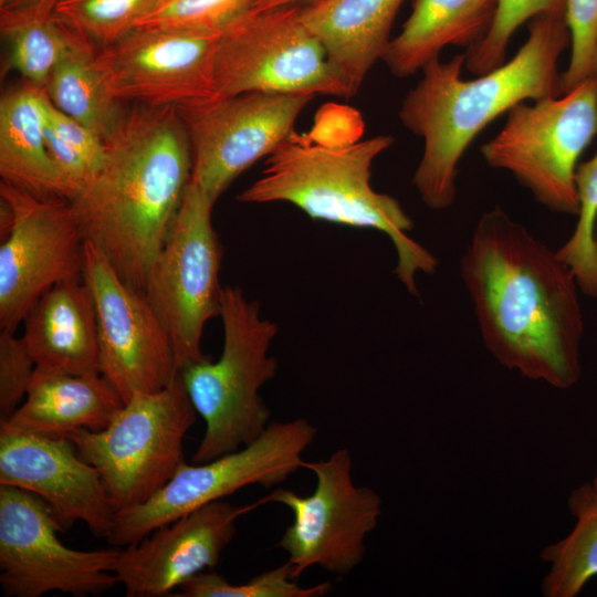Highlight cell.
<instances>
[{"mask_svg":"<svg viewBox=\"0 0 597 597\" xmlns=\"http://www.w3.org/2000/svg\"><path fill=\"white\" fill-rule=\"evenodd\" d=\"M11 0H0V8L7 6Z\"/></svg>","mask_w":597,"mask_h":597,"instance_id":"38","label":"cell"},{"mask_svg":"<svg viewBox=\"0 0 597 597\" xmlns=\"http://www.w3.org/2000/svg\"><path fill=\"white\" fill-rule=\"evenodd\" d=\"M214 203L189 182L143 290L171 339L178 370L207 356L201 349L203 328L221 312L223 248L212 226Z\"/></svg>","mask_w":597,"mask_h":597,"instance_id":"9","label":"cell"},{"mask_svg":"<svg viewBox=\"0 0 597 597\" xmlns=\"http://www.w3.org/2000/svg\"><path fill=\"white\" fill-rule=\"evenodd\" d=\"M528 36L501 66L464 81V55L430 61L405 96L404 126L423 139L412 184L432 210L450 208L457 193L458 165L476 135L515 105L562 95L558 61L570 44L565 12L532 18Z\"/></svg>","mask_w":597,"mask_h":597,"instance_id":"3","label":"cell"},{"mask_svg":"<svg viewBox=\"0 0 597 597\" xmlns=\"http://www.w3.org/2000/svg\"><path fill=\"white\" fill-rule=\"evenodd\" d=\"M506 114L502 129L480 148L484 161L512 174L549 211L577 217L575 175L597 135V77Z\"/></svg>","mask_w":597,"mask_h":597,"instance_id":"7","label":"cell"},{"mask_svg":"<svg viewBox=\"0 0 597 597\" xmlns=\"http://www.w3.org/2000/svg\"><path fill=\"white\" fill-rule=\"evenodd\" d=\"M43 95L24 81L1 97V180L40 198L66 199L45 145Z\"/></svg>","mask_w":597,"mask_h":597,"instance_id":"23","label":"cell"},{"mask_svg":"<svg viewBox=\"0 0 597 597\" xmlns=\"http://www.w3.org/2000/svg\"><path fill=\"white\" fill-rule=\"evenodd\" d=\"M23 323L22 337L36 368L72 375L101 374L96 306L83 277L52 286Z\"/></svg>","mask_w":597,"mask_h":597,"instance_id":"19","label":"cell"},{"mask_svg":"<svg viewBox=\"0 0 597 597\" xmlns=\"http://www.w3.org/2000/svg\"><path fill=\"white\" fill-rule=\"evenodd\" d=\"M219 38L136 28L98 49L96 63L118 102L178 106L214 94L213 61Z\"/></svg>","mask_w":597,"mask_h":597,"instance_id":"16","label":"cell"},{"mask_svg":"<svg viewBox=\"0 0 597 597\" xmlns=\"http://www.w3.org/2000/svg\"><path fill=\"white\" fill-rule=\"evenodd\" d=\"M565 9L566 0H496L485 36L463 54L464 67L473 75H482L501 66L510 39L520 25L540 13L565 12Z\"/></svg>","mask_w":597,"mask_h":597,"instance_id":"32","label":"cell"},{"mask_svg":"<svg viewBox=\"0 0 597 597\" xmlns=\"http://www.w3.org/2000/svg\"><path fill=\"white\" fill-rule=\"evenodd\" d=\"M316 436L306 419L272 421L251 443L205 463H184L147 502L116 513L107 543L124 547L156 528L235 491L285 481L303 464V452Z\"/></svg>","mask_w":597,"mask_h":597,"instance_id":"10","label":"cell"},{"mask_svg":"<svg viewBox=\"0 0 597 597\" xmlns=\"http://www.w3.org/2000/svg\"><path fill=\"white\" fill-rule=\"evenodd\" d=\"M197 415L178 373L161 390L135 392L104 429L66 438L97 470L119 512L147 502L186 463L184 440Z\"/></svg>","mask_w":597,"mask_h":597,"instance_id":"6","label":"cell"},{"mask_svg":"<svg viewBox=\"0 0 597 597\" xmlns=\"http://www.w3.org/2000/svg\"><path fill=\"white\" fill-rule=\"evenodd\" d=\"M590 484H591V486H593L594 492H595L596 495H597V471H596V474H595L593 481L590 482Z\"/></svg>","mask_w":597,"mask_h":597,"instance_id":"37","label":"cell"},{"mask_svg":"<svg viewBox=\"0 0 597 597\" xmlns=\"http://www.w3.org/2000/svg\"><path fill=\"white\" fill-rule=\"evenodd\" d=\"M124 400L103 375H72L36 368L28 394L0 430L67 437L109 425Z\"/></svg>","mask_w":597,"mask_h":597,"instance_id":"20","label":"cell"},{"mask_svg":"<svg viewBox=\"0 0 597 597\" xmlns=\"http://www.w3.org/2000/svg\"><path fill=\"white\" fill-rule=\"evenodd\" d=\"M300 12L301 4L252 10L226 29L214 53V94L350 97L345 78Z\"/></svg>","mask_w":597,"mask_h":597,"instance_id":"8","label":"cell"},{"mask_svg":"<svg viewBox=\"0 0 597 597\" xmlns=\"http://www.w3.org/2000/svg\"><path fill=\"white\" fill-rule=\"evenodd\" d=\"M0 30L9 49L6 67L42 88L75 36L54 11L39 6L0 8Z\"/></svg>","mask_w":597,"mask_h":597,"instance_id":"25","label":"cell"},{"mask_svg":"<svg viewBox=\"0 0 597 597\" xmlns=\"http://www.w3.org/2000/svg\"><path fill=\"white\" fill-rule=\"evenodd\" d=\"M392 143L389 135L312 142L294 132L268 156L262 176L238 200L289 202L314 220L385 233L397 253L396 276L418 295L417 274L434 273L438 260L408 235L413 223L398 200L377 192L370 184L374 160Z\"/></svg>","mask_w":597,"mask_h":597,"instance_id":"4","label":"cell"},{"mask_svg":"<svg viewBox=\"0 0 597 597\" xmlns=\"http://www.w3.org/2000/svg\"><path fill=\"white\" fill-rule=\"evenodd\" d=\"M62 1L63 0H11L4 7L39 6L44 9L54 11L55 7Z\"/></svg>","mask_w":597,"mask_h":597,"instance_id":"35","label":"cell"},{"mask_svg":"<svg viewBox=\"0 0 597 597\" xmlns=\"http://www.w3.org/2000/svg\"><path fill=\"white\" fill-rule=\"evenodd\" d=\"M36 370L35 360L23 337L0 332V422L6 421L24 400Z\"/></svg>","mask_w":597,"mask_h":597,"instance_id":"34","label":"cell"},{"mask_svg":"<svg viewBox=\"0 0 597 597\" xmlns=\"http://www.w3.org/2000/svg\"><path fill=\"white\" fill-rule=\"evenodd\" d=\"M293 566L286 562L242 584H231L223 576L202 572L184 583L179 597H320L332 590L329 583L311 587L297 584Z\"/></svg>","mask_w":597,"mask_h":597,"instance_id":"30","label":"cell"},{"mask_svg":"<svg viewBox=\"0 0 597 597\" xmlns=\"http://www.w3.org/2000/svg\"><path fill=\"white\" fill-rule=\"evenodd\" d=\"M83 280L95 301L100 365L124 402L166 388L178 375L171 339L144 293L127 284L88 241Z\"/></svg>","mask_w":597,"mask_h":597,"instance_id":"15","label":"cell"},{"mask_svg":"<svg viewBox=\"0 0 597 597\" xmlns=\"http://www.w3.org/2000/svg\"><path fill=\"white\" fill-rule=\"evenodd\" d=\"M261 501L205 504L119 551L114 574L127 597H163L211 569L235 534L237 520Z\"/></svg>","mask_w":597,"mask_h":597,"instance_id":"18","label":"cell"},{"mask_svg":"<svg viewBox=\"0 0 597 597\" xmlns=\"http://www.w3.org/2000/svg\"><path fill=\"white\" fill-rule=\"evenodd\" d=\"M220 317L223 347L188 364L179 374L197 413L203 437L192 463H205L255 440L270 423L271 411L259 390L275 376L277 360L269 356L279 326L260 316V305L239 286H226Z\"/></svg>","mask_w":597,"mask_h":597,"instance_id":"5","label":"cell"},{"mask_svg":"<svg viewBox=\"0 0 597 597\" xmlns=\"http://www.w3.org/2000/svg\"><path fill=\"white\" fill-rule=\"evenodd\" d=\"M98 48L75 32L74 40L51 71L43 91L62 112L81 122L104 140L123 107L107 88L96 63Z\"/></svg>","mask_w":597,"mask_h":597,"instance_id":"24","label":"cell"},{"mask_svg":"<svg viewBox=\"0 0 597 597\" xmlns=\"http://www.w3.org/2000/svg\"><path fill=\"white\" fill-rule=\"evenodd\" d=\"M575 181L578 220L573 234L556 252L573 271L580 292L597 297V150L590 159L578 164Z\"/></svg>","mask_w":597,"mask_h":597,"instance_id":"29","label":"cell"},{"mask_svg":"<svg viewBox=\"0 0 597 597\" xmlns=\"http://www.w3.org/2000/svg\"><path fill=\"white\" fill-rule=\"evenodd\" d=\"M45 145L66 199H74L98 174L105 140L94 130L59 109L43 95Z\"/></svg>","mask_w":597,"mask_h":597,"instance_id":"27","label":"cell"},{"mask_svg":"<svg viewBox=\"0 0 597 597\" xmlns=\"http://www.w3.org/2000/svg\"><path fill=\"white\" fill-rule=\"evenodd\" d=\"M565 20L570 34V59L562 73V94L597 77V0H566Z\"/></svg>","mask_w":597,"mask_h":597,"instance_id":"33","label":"cell"},{"mask_svg":"<svg viewBox=\"0 0 597 597\" xmlns=\"http://www.w3.org/2000/svg\"><path fill=\"white\" fill-rule=\"evenodd\" d=\"M0 198L12 216L0 245V328L15 332L52 286L83 277L85 239L66 199L40 198L2 180Z\"/></svg>","mask_w":597,"mask_h":597,"instance_id":"14","label":"cell"},{"mask_svg":"<svg viewBox=\"0 0 597 597\" xmlns=\"http://www.w3.org/2000/svg\"><path fill=\"white\" fill-rule=\"evenodd\" d=\"M312 0H258L253 10H264L282 6L301 4Z\"/></svg>","mask_w":597,"mask_h":597,"instance_id":"36","label":"cell"},{"mask_svg":"<svg viewBox=\"0 0 597 597\" xmlns=\"http://www.w3.org/2000/svg\"><path fill=\"white\" fill-rule=\"evenodd\" d=\"M160 0H63L55 18L98 49L108 46L137 25Z\"/></svg>","mask_w":597,"mask_h":597,"instance_id":"28","label":"cell"},{"mask_svg":"<svg viewBox=\"0 0 597 597\" xmlns=\"http://www.w3.org/2000/svg\"><path fill=\"white\" fill-rule=\"evenodd\" d=\"M404 1L312 0L301 6L303 23L321 41L352 96L381 59Z\"/></svg>","mask_w":597,"mask_h":597,"instance_id":"21","label":"cell"},{"mask_svg":"<svg viewBox=\"0 0 597 597\" xmlns=\"http://www.w3.org/2000/svg\"><path fill=\"white\" fill-rule=\"evenodd\" d=\"M352 467L346 448L326 460L303 461L302 468L316 478L312 494L276 489L260 500L283 504L293 513L277 545L287 553L296 578L311 566L345 576L364 559V542L378 524L381 499L373 489L354 484Z\"/></svg>","mask_w":597,"mask_h":597,"instance_id":"11","label":"cell"},{"mask_svg":"<svg viewBox=\"0 0 597 597\" xmlns=\"http://www.w3.org/2000/svg\"><path fill=\"white\" fill-rule=\"evenodd\" d=\"M313 98L244 92L176 106L191 148L190 181L216 202L240 174L294 133L297 116Z\"/></svg>","mask_w":597,"mask_h":597,"instance_id":"12","label":"cell"},{"mask_svg":"<svg viewBox=\"0 0 597 597\" xmlns=\"http://www.w3.org/2000/svg\"><path fill=\"white\" fill-rule=\"evenodd\" d=\"M258 0H160L137 28L220 35Z\"/></svg>","mask_w":597,"mask_h":597,"instance_id":"31","label":"cell"},{"mask_svg":"<svg viewBox=\"0 0 597 597\" xmlns=\"http://www.w3.org/2000/svg\"><path fill=\"white\" fill-rule=\"evenodd\" d=\"M496 0H415L400 33L381 60L397 77H408L439 59L447 45L471 48L489 31Z\"/></svg>","mask_w":597,"mask_h":597,"instance_id":"22","label":"cell"},{"mask_svg":"<svg viewBox=\"0 0 597 597\" xmlns=\"http://www.w3.org/2000/svg\"><path fill=\"white\" fill-rule=\"evenodd\" d=\"M459 269L483 344L501 365L557 389L579 380L580 289L556 251L495 207L478 220Z\"/></svg>","mask_w":597,"mask_h":597,"instance_id":"1","label":"cell"},{"mask_svg":"<svg viewBox=\"0 0 597 597\" xmlns=\"http://www.w3.org/2000/svg\"><path fill=\"white\" fill-rule=\"evenodd\" d=\"M105 145L101 170L70 202L85 241L143 292L191 179L189 138L176 106L133 104Z\"/></svg>","mask_w":597,"mask_h":597,"instance_id":"2","label":"cell"},{"mask_svg":"<svg viewBox=\"0 0 597 597\" xmlns=\"http://www.w3.org/2000/svg\"><path fill=\"white\" fill-rule=\"evenodd\" d=\"M50 506L25 490L0 484V584L12 597L60 591L103 594L117 583V548L80 551L65 546Z\"/></svg>","mask_w":597,"mask_h":597,"instance_id":"13","label":"cell"},{"mask_svg":"<svg viewBox=\"0 0 597 597\" xmlns=\"http://www.w3.org/2000/svg\"><path fill=\"white\" fill-rule=\"evenodd\" d=\"M568 509L575 525L567 536L543 548L549 564L542 582L545 597H576L597 576V495L590 483L574 489Z\"/></svg>","mask_w":597,"mask_h":597,"instance_id":"26","label":"cell"},{"mask_svg":"<svg viewBox=\"0 0 597 597\" xmlns=\"http://www.w3.org/2000/svg\"><path fill=\"white\" fill-rule=\"evenodd\" d=\"M0 484L41 498L64 531L81 521L107 538L115 516L100 473L66 437L0 430Z\"/></svg>","mask_w":597,"mask_h":597,"instance_id":"17","label":"cell"}]
</instances>
